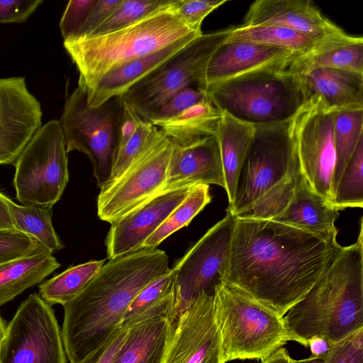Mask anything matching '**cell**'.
<instances>
[{
	"label": "cell",
	"instance_id": "cell-1",
	"mask_svg": "<svg viewBox=\"0 0 363 363\" xmlns=\"http://www.w3.org/2000/svg\"><path fill=\"white\" fill-rule=\"evenodd\" d=\"M341 248L337 240L289 225L236 217L223 281L284 317L321 277Z\"/></svg>",
	"mask_w": 363,
	"mask_h": 363
},
{
	"label": "cell",
	"instance_id": "cell-2",
	"mask_svg": "<svg viewBox=\"0 0 363 363\" xmlns=\"http://www.w3.org/2000/svg\"><path fill=\"white\" fill-rule=\"evenodd\" d=\"M170 269L167 255L157 247H143L109 259L84 289L63 306L62 335L69 362H80L108 341L136 295Z\"/></svg>",
	"mask_w": 363,
	"mask_h": 363
},
{
	"label": "cell",
	"instance_id": "cell-3",
	"mask_svg": "<svg viewBox=\"0 0 363 363\" xmlns=\"http://www.w3.org/2000/svg\"><path fill=\"white\" fill-rule=\"evenodd\" d=\"M362 222L357 242L342 247L305 296L284 315L289 341L308 347L313 337L335 345L363 328Z\"/></svg>",
	"mask_w": 363,
	"mask_h": 363
},
{
	"label": "cell",
	"instance_id": "cell-4",
	"mask_svg": "<svg viewBox=\"0 0 363 363\" xmlns=\"http://www.w3.org/2000/svg\"><path fill=\"white\" fill-rule=\"evenodd\" d=\"M174 8L113 32L64 41L79 72L78 86L87 91L118 66L189 35L202 33L184 24L173 11Z\"/></svg>",
	"mask_w": 363,
	"mask_h": 363
},
{
	"label": "cell",
	"instance_id": "cell-5",
	"mask_svg": "<svg viewBox=\"0 0 363 363\" xmlns=\"http://www.w3.org/2000/svg\"><path fill=\"white\" fill-rule=\"evenodd\" d=\"M213 298L223 363L263 361L289 341L283 317L235 286L220 282Z\"/></svg>",
	"mask_w": 363,
	"mask_h": 363
},
{
	"label": "cell",
	"instance_id": "cell-6",
	"mask_svg": "<svg viewBox=\"0 0 363 363\" xmlns=\"http://www.w3.org/2000/svg\"><path fill=\"white\" fill-rule=\"evenodd\" d=\"M206 91L219 111L253 125L287 121L307 100L300 77L289 70L208 84Z\"/></svg>",
	"mask_w": 363,
	"mask_h": 363
},
{
	"label": "cell",
	"instance_id": "cell-7",
	"mask_svg": "<svg viewBox=\"0 0 363 363\" xmlns=\"http://www.w3.org/2000/svg\"><path fill=\"white\" fill-rule=\"evenodd\" d=\"M123 113V96L91 107L86 89L78 86L67 97L59 121L67 152L77 150L88 157L99 188L111 174Z\"/></svg>",
	"mask_w": 363,
	"mask_h": 363
},
{
	"label": "cell",
	"instance_id": "cell-8",
	"mask_svg": "<svg viewBox=\"0 0 363 363\" xmlns=\"http://www.w3.org/2000/svg\"><path fill=\"white\" fill-rule=\"evenodd\" d=\"M233 26L202 33L135 84L123 96L125 102L144 120L183 89H206L209 62L226 41Z\"/></svg>",
	"mask_w": 363,
	"mask_h": 363
},
{
	"label": "cell",
	"instance_id": "cell-9",
	"mask_svg": "<svg viewBox=\"0 0 363 363\" xmlns=\"http://www.w3.org/2000/svg\"><path fill=\"white\" fill-rule=\"evenodd\" d=\"M67 153L59 121L42 125L14 164L16 199L52 207L69 181Z\"/></svg>",
	"mask_w": 363,
	"mask_h": 363
},
{
	"label": "cell",
	"instance_id": "cell-10",
	"mask_svg": "<svg viewBox=\"0 0 363 363\" xmlns=\"http://www.w3.org/2000/svg\"><path fill=\"white\" fill-rule=\"evenodd\" d=\"M290 120L255 125V138L238 178L235 202L227 211L235 216L281 180L301 172L290 137Z\"/></svg>",
	"mask_w": 363,
	"mask_h": 363
},
{
	"label": "cell",
	"instance_id": "cell-11",
	"mask_svg": "<svg viewBox=\"0 0 363 363\" xmlns=\"http://www.w3.org/2000/svg\"><path fill=\"white\" fill-rule=\"evenodd\" d=\"M335 113V109L321 98L311 96L289 121L290 137L303 177L315 192L332 205L336 163Z\"/></svg>",
	"mask_w": 363,
	"mask_h": 363
},
{
	"label": "cell",
	"instance_id": "cell-12",
	"mask_svg": "<svg viewBox=\"0 0 363 363\" xmlns=\"http://www.w3.org/2000/svg\"><path fill=\"white\" fill-rule=\"evenodd\" d=\"M0 363H67L54 310L38 294H30L7 325Z\"/></svg>",
	"mask_w": 363,
	"mask_h": 363
},
{
	"label": "cell",
	"instance_id": "cell-13",
	"mask_svg": "<svg viewBox=\"0 0 363 363\" xmlns=\"http://www.w3.org/2000/svg\"><path fill=\"white\" fill-rule=\"evenodd\" d=\"M173 145L160 130L121 177L100 188L98 217L112 223L160 193L166 180Z\"/></svg>",
	"mask_w": 363,
	"mask_h": 363
},
{
	"label": "cell",
	"instance_id": "cell-14",
	"mask_svg": "<svg viewBox=\"0 0 363 363\" xmlns=\"http://www.w3.org/2000/svg\"><path fill=\"white\" fill-rule=\"evenodd\" d=\"M235 218L227 211L172 269L179 312L202 292L213 295L216 286L223 281Z\"/></svg>",
	"mask_w": 363,
	"mask_h": 363
},
{
	"label": "cell",
	"instance_id": "cell-15",
	"mask_svg": "<svg viewBox=\"0 0 363 363\" xmlns=\"http://www.w3.org/2000/svg\"><path fill=\"white\" fill-rule=\"evenodd\" d=\"M162 363H223L213 295L202 292L180 311Z\"/></svg>",
	"mask_w": 363,
	"mask_h": 363
},
{
	"label": "cell",
	"instance_id": "cell-16",
	"mask_svg": "<svg viewBox=\"0 0 363 363\" xmlns=\"http://www.w3.org/2000/svg\"><path fill=\"white\" fill-rule=\"evenodd\" d=\"M41 124L40 104L25 78H0V164H14Z\"/></svg>",
	"mask_w": 363,
	"mask_h": 363
},
{
	"label": "cell",
	"instance_id": "cell-17",
	"mask_svg": "<svg viewBox=\"0 0 363 363\" xmlns=\"http://www.w3.org/2000/svg\"><path fill=\"white\" fill-rule=\"evenodd\" d=\"M194 186L160 191L111 223L105 242L108 257L142 248L147 238L184 201Z\"/></svg>",
	"mask_w": 363,
	"mask_h": 363
},
{
	"label": "cell",
	"instance_id": "cell-18",
	"mask_svg": "<svg viewBox=\"0 0 363 363\" xmlns=\"http://www.w3.org/2000/svg\"><path fill=\"white\" fill-rule=\"evenodd\" d=\"M296 53L262 44L225 42L211 57L207 84L264 72L289 70Z\"/></svg>",
	"mask_w": 363,
	"mask_h": 363
},
{
	"label": "cell",
	"instance_id": "cell-19",
	"mask_svg": "<svg viewBox=\"0 0 363 363\" xmlns=\"http://www.w3.org/2000/svg\"><path fill=\"white\" fill-rule=\"evenodd\" d=\"M196 184H216L225 189L216 135L186 145L174 144L161 191Z\"/></svg>",
	"mask_w": 363,
	"mask_h": 363
},
{
	"label": "cell",
	"instance_id": "cell-20",
	"mask_svg": "<svg viewBox=\"0 0 363 363\" xmlns=\"http://www.w3.org/2000/svg\"><path fill=\"white\" fill-rule=\"evenodd\" d=\"M255 25L286 27L313 40L342 30L308 0H257L250 5L241 26Z\"/></svg>",
	"mask_w": 363,
	"mask_h": 363
},
{
	"label": "cell",
	"instance_id": "cell-21",
	"mask_svg": "<svg viewBox=\"0 0 363 363\" xmlns=\"http://www.w3.org/2000/svg\"><path fill=\"white\" fill-rule=\"evenodd\" d=\"M326 68L363 74V38L343 30L318 40L301 54H296L289 71L300 75L311 69Z\"/></svg>",
	"mask_w": 363,
	"mask_h": 363
},
{
	"label": "cell",
	"instance_id": "cell-22",
	"mask_svg": "<svg viewBox=\"0 0 363 363\" xmlns=\"http://www.w3.org/2000/svg\"><path fill=\"white\" fill-rule=\"evenodd\" d=\"M179 314L157 315L130 327L113 363H162Z\"/></svg>",
	"mask_w": 363,
	"mask_h": 363
},
{
	"label": "cell",
	"instance_id": "cell-23",
	"mask_svg": "<svg viewBox=\"0 0 363 363\" xmlns=\"http://www.w3.org/2000/svg\"><path fill=\"white\" fill-rule=\"evenodd\" d=\"M338 210L309 186L302 174L286 208L272 220L289 225L328 240H336Z\"/></svg>",
	"mask_w": 363,
	"mask_h": 363
},
{
	"label": "cell",
	"instance_id": "cell-24",
	"mask_svg": "<svg viewBox=\"0 0 363 363\" xmlns=\"http://www.w3.org/2000/svg\"><path fill=\"white\" fill-rule=\"evenodd\" d=\"M199 35H189L156 52L108 71L92 88L87 90L89 105L97 107L113 97L123 96L135 84Z\"/></svg>",
	"mask_w": 363,
	"mask_h": 363
},
{
	"label": "cell",
	"instance_id": "cell-25",
	"mask_svg": "<svg viewBox=\"0 0 363 363\" xmlns=\"http://www.w3.org/2000/svg\"><path fill=\"white\" fill-rule=\"evenodd\" d=\"M256 132L255 125L222 112L216 131L224 173L228 208H232L236 196L240 173Z\"/></svg>",
	"mask_w": 363,
	"mask_h": 363
},
{
	"label": "cell",
	"instance_id": "cell-26",
	"mask_svg": "<svg viewBox=\"0 0 363 363\" xmlns=\"http://www.w3.org/2000/svg\"><path fill=\"white\" fill-rule=\"evenodd\" d=\"M307 99L321 98L330 108L363 107V74L343 70L316 68L298 75Z\"/></svg>",
	"mask_w": 363,
	"mask_h": 363
},
{
	"label": "cell",
	"instance_id": "cell-27",
	"mask_svg": "<svg viewBox=\"0 0 363 363\" xmlns=\"http://www.w3.org/2000/svg\"><path fill=\"white\" fill-rule=\"evenodd\" d=\"M60 264L46 250L0 263V306L43 282Z\"/></svg>",
	"mask_w": 363,
	"mask_h": 363
},
{
	"label": "cell",
	"instance_id": "cell-28",
	"mask_svg": "<svg viewBox=\"0 0 363 363\" xmlns=\"http://www.w3.org/2000/svg\"><path fill=\"white\" fill-rule=\"evenodd\" d=\"M221 116L208 98L153 125L174 144L186 145L214 135Z\"/></svg>",
	"mask_w": 363,
	"mask_h": 363
},
{
	"label": "cell",
	"instance_id": "cell-29",
	"mask_svg": "<svg viewBox=\"0 0 363 363\" xmlns=\"http://www.w3.org/2000/svg\"><path fill=\"white\" fill-rule=\"evenodd\" d=\"M177 311L172 270L146 285L130 303L119 328H128L146 318Z\"/></svg>",
	"mask_w": 363,
	"mask_h": 363
},
{
	"label": "cell",
	"instance_id": "cell-30",
	"mask_svg": "<svg viewBox=\"0 0 363 363\" xmlns=\"http://www.w3.org/2000/svg\"><path fill=\"white\" fill-rule=\"evenodd\" d=\"M8 206L15 229L35 239L52 253L64 247L52 222V206L19 205L9 197Z\"/></svg>",
	"mask_w": 363,
	"mask_h": 363
},
{
	"label": "cell",
	"instance_id": "cell-31",
	"mask_svg": "<svg viewBox=\"0 0 363 363\" xmlns=\"http://www.w3.org/2000/svg\"><path fill=\"white\" fill-rule=\"evenodd\" d=\"M333 135L336 163L332 182L333 196L345 167L363 138V107L335 109Z\"/></svg>",
	"mask_w": 363,
	"mask_h": 363
},
{
	"label": "cell",
	"instance_id": "cell-32",
	"mask_svg": "<svg viewBox=\"0 0 363 363\" xmlns=\"http://www.w3.org/2000/svg\"><path fill=\"white\" fill-rule=\"evenodd\" d=\"M105 264L91 260L71 267L39 284V296L49 305L64 306L74 298Z\"/></svg>",
	"mask_w": 363,
	"mask_h": 363
},
{
	"label": "cell",
	"instance_id": "cell-33",
	"mask_svg": "<svg viewBox=\"0 0 363 363\" xmlns=\"http://www.w3.org/2000/svg\"><path fill=\"white\" fill-rule=\"evenodd\" d=\"M318 40L286 27L275 25H255L233 26L226 42L253 43L281 48L298 54L309 49Z\"/></svg>",
	"mask_w": 363,
	"mask_h": 363
},
{
	"label": "cell",
	"instance_id": "cell-34",
	"mask_svg": "<svg viewBox=\"0 0 363 363\" xmlns=\"http://www.w3.org/2000/svg\"><path fill=\"white\" fill-rule=\"evenodd\" d=\"M209 185H194L188 196L177 206L159 228L143 243L142 248H155L167 238L186 226L211 202Z\"/></svg>",
	"mask_w": 363,
	"mask_h": 363
},
{
	"label": "cell",
	"instance_id": "cell-35",
	"mask_svg": "<svg viewBox=\"0 0 363 363\" xmlns=\"http://www.w3.org/2000/svg\"><path fill=\"white\" fill-rule=\"evenodd\" d=\"M179 1L123 0L111 16L89 36L105 34L125 28L153 14L174 8Z\"/></svg>",
	"mask_w": 363,
	"mask_h": 363
},
{
	"label": "cell",
	"instance_id": "cell-36",
	"mask_svg": "<svg viewBox=\"0 0 363 363\" xmlns=\"http://www.w3.org/2000/svg\"><path fill=\"white\" fill-rule=\"evenodd\" d=\"M301 175V172L283 179L235 216L272 220L289 203Z\"/></svg>",
	"mask_w": 363,
	"mask_h": 363
},
{
	"label": "cell",
	"instance_id": "cell-37",
	"mask_svg": "<svg viewBox=\"0 0 363 363\" xmlns=\"http://www.w3.org/2000/svg\"><path fill=\"white\" fill-rule=\"evenodd\" d=\"M363 138L345 167L333 196L338 210L363 207Z\"/></svg>",
	"mask_w": 363,
	"mask_h": 363
},
{
	"label": "cell",
	"instance_id": "cell-38",
	"mask_svg": "<svg viewBox=\"0 0 363 363\" xmlns=\"http://www.w3.org/2000/svg\"><path fill=\"white\" fill-rule=\"evenodd\" d=\"M159 130L150 121L142 118L139 119L128 140L117 148L111 174L106 184L116 180L128 169L155 138Z\"/></svg>",
	"mask_w": 363,
	"mask_h": 363
},
{
	"label": "cell",
	"instance_id": "cell-39",
	"mask_svg": "<svg viewBox=\"0 0 363 363\" xmlns=\"http://www.w3.org/2000/svg\"><path fill=\"white\" fill-rule=\"evenodd\" d=\"M208 99L206 90L195 86H187L155 110L147 121L153 124L167 120L191 106Z\"/></svg>",
	"mask_w": 363,
	"mask_h": 363
},
{
	"label": "cell",
	"instance_id": "cell-40",
	"mask_svg": "<svg viewBox=\"0 0 363 363\" xmlns=\"http://www.w3.org/2000/svg\"><path fill=\"white\" fill-rule=\"evenodd\" d=\"M43 250L35 239L16 229L0 230V263Z\"/></svg>",
	"mask_w": 363,
	"mask_h": 363
},
{
	"label": "cell",
	"instance_id": "cell-41",
	"mask_svg": "<svg viewBox=\"0 0 363 363\" xmlns=\"http://www.w3.org/2000/svg\"><path fill=\"white\" fill-rule=\"evenodd\" d=\"M228 0H179L173 9L174 13L191 30L202 33L204 18Z\"/></svg>",
	"mask_w": 363,
	"mask_h": 363
},
{
	"label": "cell",
	"instance_id": "cell-42",
	"mask_svg": "<svg viewBox=\"0 0 363 363\" xmlns=\"http://www.w3.org/2000/svg\"><path fill=\"white\" fill-rule=\"evenodd\" d=\"M97 0H71L68 2L60 21L64 41L74 39L84 26Z\"/></svg>",
	"mask_w": 363,
	"mask_h": 363
},
{
	"label": "cell",
	"instance_id": "cell-43",
	"mask_svg": "<svg viewBox=\"0 0 363 363\" xmlns=\"http://www.w3.org/2000/svg\"><path fill=\"white\" fill-rule=\"evenodd\" d=\"M323 363H363V328L333 345Z\"/></svg>",
	"mask_w": 363,
	"mask_h": 363
},
{
	"label": "cell",
	"instance_id": "cell-44",
	"mask_svg": "<svg viewBox=\"0 0 363 363\" xmlns=\"http://www.w3.org/2000/svg\"><path fill=\"white\" fill-rule=\"evenodd\" d=\"M43 3L42 0H0V23H23Z\"/></svg>",
	"mask_w": 363,
	"mask_h": 363
},
{
	"label": "cell",
	"instance_id": "cell-45",
	"mask_svg": "<svg viewBox=\"0 0 363 363\" xmlns=\"http://www.w3.org/2000/svg\"><path fill=\"white\" fill-rule=\"evenodd\" d=\"M122 1L123 0H97L91 10L84 26L74 39L89 36L111 16Z\"/></svg>",
	"mask_w": 363,
	"mask_h": 363
},
{
	"label": "cell",
	"instance_id": "cell-46",
	"mask_svg": "<svg viewBox=\"0 0 363 363\" xmlns=\"http://www.w3.org/2000/svg\"><path fill=\"white\" fill-rule=\"evenodd\" d=\"M127 331V328H118L108 341L79 363H113Z\"/></svg>",
	"mask_w": 363,
	"mask_h": 363
},
{
	"label": "cell",
	"instance_id": "cell-47",
	"mask_svg": "<svg viewBox=\"0 0 363 363\" xmlns=\"http://www.w3.org/2000/svg\"><path fill=\"white\" fill-rule=\"evenodd\" d=\"M7 199L8 196L0 191V230L15 229Z\"/></svg>",
	"mask_w": 363,
	"mask_h": 363
},
{
	"label": "cell",
	"instance_id": "cell-48",
	"mask_svg": "<svg viewBox=\"0 0 363 363\" xmlns=\"http://www.w3.org/2000/svg\"><path fill=\"white\" fill-rule=\"evenodd\" d=\"M332 345L329 341L320 337H313L308 342L312 355L315 356L326 354Z\"/></svg>",
	"mask_w": 363,
	"mask_h": 363
},
{
	"label": "cell",
	"instance_id": "cell-49",
	"mask_svg": "<svg viewBox=\"0 0 363 363\" xmlns=\"http://www.w3.org/2000/svg\"><path fill=\"white\" fill-rule=\"evenodd\" d=\"M261 363H294V359L290 357L286 349L281 347Z\"/></svg>",
	"mask_w": 363,
	"mask_h": 363
},
{
	"label": "cell",
	"instance_id": "cell-50",
	"mask_svg": "<svg viewBox=\"0 0 363 363\" xmlns=\"http://www.w3.org/2000/svg\"><path fill=\"white\" fill-rule=\"evenodd\" d=\"M325 357V354L319 356L311 355L306 359L299 360L294 359V363H323Z\"/></svg>",
	"mask_w": 363,
	"mask_h": 363
},
{
	"label": "cell",
	"instance_id": "cell-51",
	"mask_svg": "<svg viewBox=\"0 0 363 363\" xmlns=\"http://www.w3.org/2000/svg\"><path fill=\"white\" fill-rule=\"evenodd\" d=\"M7 325L8 324H6L5 320L0 315V347L6 333Z\"/></svg>",
	"mask_w": 363,
	"mask_h": 363
}]
</instances>
